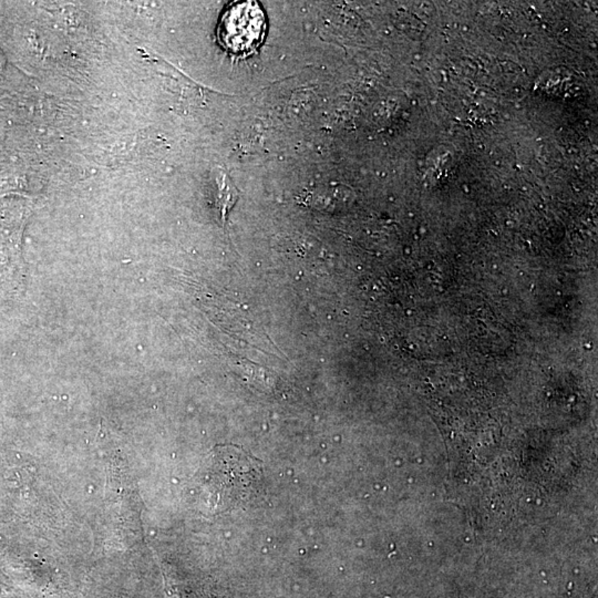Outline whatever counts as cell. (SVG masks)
I'll list each match as a JSON object with an SVG mask.
<instances>
[{"label":"cell","mask_w":598,"mask_h":598,"mask_svg":"<svg viewBox=\"0 0 598 598\" xmlns=\"http://www.w3.org/2000/svg\"><path fill=\"white\" fill-rule=\"evenodd\" d=\"M266 19L254 1L236 3L228 8L218 26V39L224 48L236 55L249 54L261 45Z\"/></svg>","instance_id":"cell-2"},{"label":"cell","mask_w":598,"mask_h":598,"mask_svg":"<svg viewBox=\"0 0 598 598\" xmlns=\"http://www.w3.org/2000/svg\"><path fill=\"white\" fill-rule=\"evenodd\" d=\"M215 456L214 479L220 497L227 502L249 501L261 487V461L237 446H220Z\"/></svg>","instance_id":"cell-1"}]
</instances>
